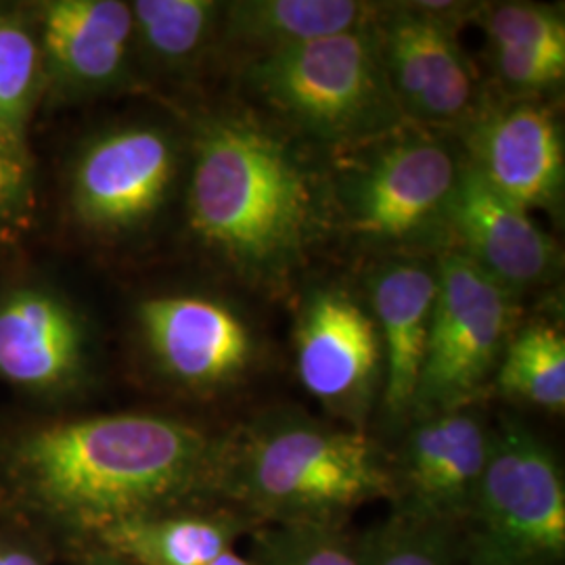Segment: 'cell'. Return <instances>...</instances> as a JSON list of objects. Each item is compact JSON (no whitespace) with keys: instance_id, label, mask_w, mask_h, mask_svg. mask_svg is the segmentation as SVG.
Instances as JSON below:
<instances>
[{"instance_id":"obj_1","label":"cell","mask_w":565,"mask_h":565,"mask_svg":"<svg viewBox=\"0 0 565 565\" xmlns=\"http://www.w3.org/2000/svg\"><path fill=\"white\" fill-rule=\"evenodd\" d=\"M226 434L160 413L42 415L0 429V507L67 562L109 525L224 503Z\"/></svg>"},{"instance_id":"obj_2","label":"cell","mask_w":565,"mask_h":565,"mask_svg":"<svg viewBox=\"0 0 565 565\" xmlns=\"http://www.w3.org/2000/svg\"><path fill=\"white\" fill-rule=\"evenodd\" d=\"M186 221L207 252L254 282L282 281L319 226L315 182L296 153L249 114L198 121Z\"/></svg>"},{"instance_id":"obj_3","label":"cell","mask_w":565,"mask_h":565,"mask_svg":"<svg viewBox=\"0 0 565 565\" xmlns=\"http://www.w3.org/2000/svg\"><path fill=\"white\" fill-rule=\"evenodd\" d=\"M392 494L390 461L361 429L277 408L226 434L224 503L258 525L348 524Z\"/></svg>"},{"instance_id":"obj_4","label":"cell","mask_w":565,"mask_h":565,"mask_svg":"<svg viewBox=\"0 0 565 565\" xmlns=\"http://www.w3.org/2000/svg\"><path fill=\"white\" fill-rule=\"evenodd\" d=\"M243 82L279 120L327 147H363L403 126L373 25L252 60Z\"/></svg>"},{"instance_id":"obj_5","label":"cell","mask_w":565,"mask_h":565,"mask_svg":"<svg viewBox=\"0 0 565 565\" xmlns=\"http://www.w3.org/2000/svg\"><path fill=\"white\" fill-rule=\"evenodd\" d=\"M459 546L463 565H564V473L522 422L501 419L494 427Z\"/></svg>"},{"instance_id":"obj_6","label":"cell","mask_w":565,"mask_h":565,"mask_svg":"<svg viewBox=\"0 0 565 565\" xmlns=\"http://www.w3.org/2000/svg\"><path fill=\"white\" fill-rule=\"evenodd\" d=\"M463 160L445 139L403 128L363 145L331 195L342 224L373 245L408 247L450 237L448 212Z\"/></svg>"},{"instance_id":"obj_7","label":"cell","mask_w":565,"mask_h":565,"mask_svg":"<svg viewBox=\"0 0 565 565\" xmlns=\"http://www.w3.org/2000/svg\"><path fill=\"white\" fill-rule=\"evenodd\" d=\"M186 151L168 124L124 121L82 142L67 172V212L99 242L137 237L162 216Z\"/></svg>"},{"instance_id":"obj_8","label":"cell","mask_w":565,"mask_h":565,"mask_svg":"<svg viewBox=\"0 0 565 565\" xmlns=\"http://www.w3.org/2000/svg\"><path fill=\"white\" fill-rule=\"evenodd\" d=\"M436 273L438 291L411 419L480 403L513 335L515 296L465 254L445 249Z\"/></svg>"},{"instance_id":"obj_9","label":"cell","mask_w":565,"mask_h":565,"mask_svg":"<svg viewBox=\"0 0 565 565\" xmlns=\"http://www.w3.org/2000/svg\"><path fill=\"white\" fill-rule=\"evenodd\" d=\"M480 4H382L373 39L404 120L461 126L484 102L480 76L457 41V20Z\"/></svg>"},{"instance_id":"obj_10","label":"cell","mask_w":565,"mask_h":565,"mask_svg":"<svg viewBox=\"0 0 565 565\" xmlns=\"http://www.w3.org/2000/svg\"><path fill=\"white\" fill-rule=\"evenodd\" d=\"M93 369L90 327L61 289L21 281L0 291V384L55 411L84 396Z\"/></svg>"},{"instance_id":"obj_11","label":"cell","mask_w":565,"mask_h":565,"mask_svg":"<svg viewBox=\"0 0 565 565\" xmlns=\"http://www.w3.org/2000/svg\"><path fill=\"white\" fill-rule=\"evenodd\" d=\"M137 323L153 373L186 396L233 390L256 361V340L242 315L203 294L145 298Z\"/></svg>"},{"instance_id":"obj_12","label":"cell","mask_w":565,"mask_h":565,"mask_svg":"<svg viewBox=\"0 0 565 565\" xmlns=\"http://www.w3.org/2000/svg\"><path fill=\"white\" fill-rule=\"evenodd\" d=\"M294 350L303 390L364 431L384 387V352L369 308L338 287L310 291L298 312Z\"/></svg>"},{"instance_id":"obj_13","label":"cell","mask_w":565,"mask_h":565,"mask_svg":"<svg viewBox=\"0 0 565 565\" xmlns=\"http://www.w3.org/2000/svg\"><path fill=\"white\" fill-rule=\"evenodd\" d=\"M41 51L42 99L88 102L135 86L130 4L121 0H44L28 4Z\"/></svg>"},{"instance_id":"obj_14","label":"cell","mask_w":565,"mask_h":565,"mask_svg":"<svg viewBox=\"0 0 565 565\" xmlns=\"http://www.w3.org/2000/svg\"><path fill=\"white\" fill-rule=\"evenodd\" d=\"M392 467L394 513L459 532L482 480L494 427L469 404L408 422Z\"/></svg>"},{"instance_id":"obj_15","label":"cell","mask_w":565,"mask_h":565,"mask_svg":"<svg viewBox=\"0 0 565 565\" xmlns=\"http://www.w3.org/2000/svg\"><path fill=\"white\" fill-rule=\"evenodd\" d=\"M463 160L507 202L530 210L555 207L565 181L564 128L536 97L482 102L463 126Z\"/></svg>"},{"instance_id":"obj_16","label":"cell","mask_w":565,"mask_h":565,"mask_svg":"<svg viewBox=\"0 0 565 565\" xmlns=\"http://www.w3.org/2000/svg\"><path fill=\"white\" fill-rule=\"evenodd\" d=\"M448 231L461 254L511 296L543 285L555 268V242L507 202L463 160L448 212Z\"/></svg>"},{"instance_id":"obj_17","label":"cell","mask_w":565,"mask_h":565,"mask_svg":"<svg viewBox=\"0 0 565 565\" xmlns=\"http://www.w3.org/2000/svg\"><path fill=\"white\" fill-rule=\"evenodd\" d=\"M438 291L436 264L392 260L369 277L371 317L384 352L382 411L387 422L411 419Z\"/></svg>"},{"instance_id":"obj_18","label":"cell","mask_w":565,"mask_h":565,"mask_svg":"<svg viewBox=\"0 0 565 565\" xmlns=\"http://www.w3.org/2000/svg\"><path fill=\"white\" fill-rule=\"evenodd\" d=\"M256 527L237 507H193L109 525L81 553L103 551L130 565H207Z\"/></svg>"},{"instance_id":"obj_19","label":"cell","mask_w":565,"mask_h":565,"mask_svg":"<svg viewBox=\"0 0 565 565\" xmlns=\"http://www.w3.org/2000/svg\"><path fill=\"white\" fill-rule=\"evenodd\" d=\"M488 60L511 97H534L564 82L565 21L539 2L480 4Z\"/></svg>"},{"instance_id":"obj_20","label":"cell","mask_w":565,"mask_h":565,"mask_svg":"<svg viewBox=\"0 0 565 565\" xmlns=\"http://www.w3.org/2000/svg\"><path fill=\"white\" fill-rule=\"evenodd\" d=\"M380 7L359 0L224 2L221 39L258 60L303 42L371 28Z\"/></svg>"},{"instance_id":"obj_21","label":"cell","mask_w":565,"mask_h":565,"mask_svg":"<svg viewBox=\"0 0 565 565\" xmlns=\"http://www.w3.org/2000/svg\"><path fill=\"white\" fill-rule=\"evenodd\" d=\"M135 60L163 78H189L223 32L224 2L135 0Z\"/></svg>"},{"instance_id":"obj_22","label":"cell","mask_w":565,"mask_h":565,"mask_svg":"<svg viewBox=\"0 0 565 565\" xmlns=\"http://www.w3.org/2000/svg\"><path fill=\"white\" fill-rule=\"evenodd\" d=\"M492 385L515 403L564 413L565 340L555 324L532 323L513 331Z\"/></svg>"},{"instance_id":"obj_23","label":"cell","mask_w":565,"mask_h":565,"mask_svg":"<svg viewBox=\"0 0 565 565\" xmlns=\"http://www.w3.org/2000/svg\"><path fill=\"white\" fill-rule=\"evenodd\" d=\"M41 102V51L34 28L25 9L0 7V130L21 149H28L30 121Z\"/></svg>"},{"instance_id":"obj_24","label":"cell","mask_w":565,"mask_h":565,"mask_svg":"<svg viewBox=\"0 0 565 565\" xmlns=\"http://www.w3.org/2000/svg\"><path fill=\"white\" fill-rule=\"evenodd\" d=\"M258 565H363L361 534L348 524H264L252 532Z\"/></svg>"},{"instance_id":"obj_25","label":"cell","mask_w":565,"mask_h":565,"mask_svg":"<svg viewBox=\"0 0 565 565\" xmlns=\"http://www.w3.org/2000/svg\"><path fill=\"white\" fill-rule=\"evenodd\" d=\"M363 565H463L459 532L392 511L361 534Z\"/></svg>"},{"instance_id":"obj_26","label":"cell","mask_w":565,"mask_h":565,"mask_svg":"<svg viewBox=\"0 0 565 565\" xmlns=\"http://www.w3.org/2000/svg\"><path fill=\"white\" fill-rule=\"evenodd\" d=\"M36 212V179L28 149L0 130V247L20 242Z\"/></svg>"},{"instance_id":"obj_27","label":"cell","mask_w":565,"mask_h":565,"mask_svg":"<svg viewBox=\"0 0 565 565\" xmlns=\"http://www.w3.org/2000/svg\"><path fill=\"white\" fill-rule=\"evenodd\" d=\"M53 545L18 515L0 507V565H55Z\"/></svg>"},{"instance_id":"obj_28","label":"cell","mask_w":565,"mask_h":565,"mask_svg":"<svg viewBox=\"0 0 565 565\" xmlns=\"http://www.w3.org/2000/svg\"><path fill=\"white\" fill-rule=\"evenodd\" d=\"M70 565H130L126 562H121L118 557L109 555V553H103V551H84L81 555L72 557Z\"/></svg>"},{"instance_id":"obj_29","label":"cell","mask_w":565,"mask_h":565,"mask_svg":"<svg viewBox=\"0 0 565 565\" xmlns=\"http://www.w3.org/2000/svg\"><path fill=\"white\" fill-rule=\"evenodd\" d=\"M207 565H258L252 557H243L239 553H235L233 548L231 551H224L223 555H218L216 559H212Z\"/></svg>"}]
</instances>
